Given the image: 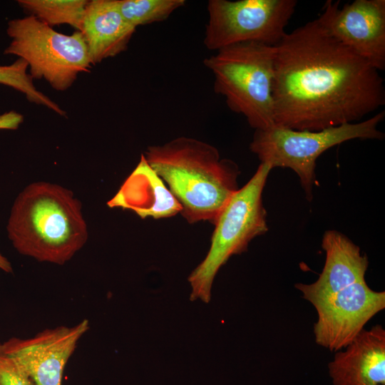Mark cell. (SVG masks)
<instances>
[{
  "mask_svg": "<svg viewBox=\"0 0 385 385\" xmlns=\"http://www.w3.org/2000/svg\"><path fill=\"white\" fill-rule=\"evenodd\" d=\"M275 46L245 42L222 48L203 63L213 74V90L255 130L275 125L272 83Z\"/></svg>",
  "mask_w": 385,
  "mask_h": 385,
  "instance_id": "277c9868",
  "label": "cell"
},
{
  "mask_svg": "<svg viewBox=\"0 0 385 385\" xmlns=\"http://www.w3.org/2000/svg\"><path fill=\"white\" fill-rule=\"evenodd\" d=\"M0 270L5 272H12V267L10 262L3 255L0 253Z\"/></svg>",
  "mask_w": 385,
  "mask_h": 385,
  "instance_id": "44dd1931",
  "label": "cell"
},
{
  "mask_svg": "<svg viewBox=\"0 0 385 385\" xmlns=\"http://www.w3.org/2000/svg\"><path fill=\"white\" fill-rule=\"evenodd\" d=\"M275 125L321 130L359 122L385 104L379 71L316 19L275 46Z\"/></svg>",
  "mask_w": 385,
  "mask_h": 385,
  "instance_id": "6da1fadb",
  "label": "cell"
},
{
  "mask_svg": "<svg viewBox=\"0 0 385 385\" xmlns=\"http://www.w3.org/2000/svg\"><path fill=\"white\" fill-rule=\"evenodd\" d=\"M322 247L326 259L318 279L311 284H295L313 306L354 283L366 281L369 265L367 256L361 254L359 247L338 231H326Z\"/></svg>",
  "mask_w": 385,
  "mask_h": 385,
  "instance_id": "7c38bea8",
  "label": "cell"
},
{
  "mask_svg": "<svg viewBox=\"0 0 385 385\" xmlns=\"http://www.w3.org/2000/svg\"><path fill=\"white\" fill-rule=\"evenodd\" d=\"M136 29L122 16L117 0H91L81 32L93 65L125 51Z\"/></svg>",
  "mask_w": 385,
  "mask_h": 385,
  "instance_id": "9a60e30c",
  "label": "cell"
},
{
  "mask_svg": "<svg viewBox=\"0 0 385 385\" xmlns=\"http://www.w3.org/2000/svg\"><path fill=\"white\" fill-rule=\"evenodd\" d=\"M23 120L22 115L11 111L0 115V129H16Z\"/></svg>",
  "mask_w": 385,
  "mask_h": 385,
  "instance_id": "ffe728a7",
  "label": "cell"
},
{
  "mask_svg": "<svg viewBox=\"0 0 385 385\" xmlns=\"http://www.w3.org/2000/svg\"><path fill=\"white\" fill-rule=\"evenodd\" d=\"M181 206L190 223L210 221L239 189L238 165L220 158L217 149L204 141L178 137L163 145H150L143 153Z\"/></svg>",
  "mask_w": 385,
  "mask_h": 385,
  "instance_id": "7a4b0ae2",
  "label": "cell"
},
{
  "mask_svg": "<svg viewBox=\"0 0 385 385\" xmlns=\"http://www.w3.org/2000/svg\"><path fill=\"white\" fill-rule=\"evenodd\" d=\"M317 320L316 343L331 351L345 348L367 322L385 308V292L374 291L366 281L354 283L314 305Z\"/></svg>",
  "mask_w": 385,
  "mask_h": 385,
  "instance_id": "30bf717a",
  "label": "cell"
},
{
  "mask_svg": "<svg viewBox=\"0 0 385 385\" xmlns=\"http://www.w3.org/2000/svg\"><path fill=\"white\" fill-rule=\"evenodd\" d=\"M0 385H35L13 359L0 354Z\"/></svg>",
  "mask_w": 385,
  "mask_h": 385,
  "instance_id": "d6986e66",
  "label": "cell"
},
{
  "mask_svg": "<svg viewBox=\"0 0 385 385\" xmlns=\"http://www.w3.org/2000/svg\"><path fill=\"white\" fill-rule=\"evenodd\" d=\"M107 205L132 210L142 219L166 218L181 211L180 203L143 153L135 168Z\"/></svg>",
  "mask_w": 385,
  "mask_h": 385,
  "instance_id": "5bb4252c",
  "label": "cell"
},
{
  "mask_svg": "<svg viewBox=\"0 0 385 385\" xmlns=\"http://www.w3.org/2000/svg\"><path fill=\"white\" fill-rule=\"evenodd\" d=\"M381 111L361 122L346 123L321 130H297L275 125L265 130H255L250 144L261 163L289 168L299 176L307 199H312L316 185L317 159L328 149L353 139H377L384 137L378 126L384 120Z\"/></svg>",
  "mask_w": 385,
  "mask_h": 385,
  "instance_id": "8992f818",
  "label": "cell"
},
{
  "mask_svg": "<svg viewBox=\"0 0 385 385\" xmlns=\"http://www.w3.org/2000/svg\"><path fill=\"white\" fill-rule=\"evenodd\" d=\"M20 6L30 15L52 27L68 24L81 31L87 0H19Z\"/></svg>",
  "mask_w": 385,
  "mask_h": 385,
  "instance_id": "2e32d148",
  "label": "cell"
},
{
  "mask_svg": "<svg viewBox=\"0 0 385 385\" xmlns=\"http://www.w3.org/2000/svg\"><path fill=\"white\" fill-rule=\"evenodd\" d=\"M7 232L20 254L59 265L69 261L88 237L79 200L72 191L47 182L31 183L19 193Z\"/></svg>",
  "mask_w": 385,
  "mask_h": 385,
  "instance_id": "3957f363",
  "label": "cell"
},
{
  "mask_svg": "<svg viewBox=\"0 0 385 385\" xmlns=\"http://www.w3.org/2000/svg\"><path fill=\"white\" fill-rule=\"evenodd\" d=\"M272 167L261 163L251 179L239 188L219 213L205 259L188 277L190 299L208 303L213 280L234 255L245 252L250 242L268 230L262 192Z\"/></svg>",
  "mask_w": 385,
  "mask_h": 385,
  "instance_id": "5b68a950",
  "label": "cell"
},
{
  "mask_svg": "<svg viewBox=\"0 0 385 385\" xmlns=\"http://www.w3.org/2000/svg\"><path fill=\"white\" fill-rule=\"evenodd\" d=\"M28 68L27 63L21 58L11 65L0 66V83L22 93L30 102L44 106L60 115H66L65 111L35 87L32 77L27 73Z\"/></svg>",
  "mask_w": 385,
  "mask_h": 385,
  "instance_id": "ac0fdd59",
  "label": "cell"
},
{
  "mask_svg": "<svg viewBox=\"0 0 385 385\" xmlns=\"http://www.w3.org/2000/svg\"><path fill=\"white\" fill-rule=\"evenodd\" d=\"M89 327L85 319L73 327L44 329L31 338L11 337L0 343V354L14 359L35 385H61L65 366Z\"/></svg>",
  "mask_w": 385,
  "mask_h": 385,
  "instance_id": "8fae6325",
  "label": "cell"
},
{
  "mask_svg": "<svg viewBox=\"0 0 385 385\" xmlns=\"http://www.w3.org/2000/svg\"><path fill=\"white\" fill-rule=\"evenodd\" d=\"M334 38L379 71L385 69V0H327L317 19Z\"/></svg>",
  "mask_w": 385,
  "mask_h": 385,
  "instance_id": "9c48e42d",
  "label": "cell"
},
{
  "mask_svg": "<svg viewBox=\"0 0 385 385\" xmlns=\"http://www.w3.org/2000/svg\"><path fill=\"white\" fill-rule=\"evenodd\" d=\"M120 11L134 28L166 20L185 0H117Z\"/></svg>",
  "mask_w": 385,
  "mask_h": 385,
  "instance_id": "e0dca14e",
  "label": "cell"
},
{
  "mask_svg": "<svg viewBox=\"0 0 385 385\" xmlns=\"http://www.w3.org/2000/svg\"><path fill=\"white\" fill-rule=\"evenodd\" d=\"M296 0H210L204 45L215 51L236 43L277 46L285 36Z\"/></svg>",
  "mask_w": 385,
  "mask_h": 385,
  "instance_id": "ba28073f",
  "label": "cell"
},
{
  "mask_svg": "<svg viewBox=\"0 0 385 385\" xmlns=\"http://www.w3.org/2000/svg\"><path fill=\"white\" fill-rule=\"evenodd\" d=\"M6 33L11 42L4 54L25 61L33 79L43 78L55 90H67L93 65L81 31L66 35L29 15L10 20Z\"/></svg>",
  "mask_w": 385,
  "mask_h": 385,
  "instance_id": "52a82bcc",
  "label": "cell"
},
{
  "mask_svg": "<svg viewBox=\"0 0 385 385\" xmlns=\"http://www.w3.org/2000/svg\"><path fill=\"white\" fill-rule=\"evenodd\" d=\"M334 385H385V330L363 329L328 364Z\"/></svg>",
  "mask_w": 385,
  "mask_h": 385,
  "instance_id": "4fadbf2b",
  "label": "cell"
}]
</instances>
